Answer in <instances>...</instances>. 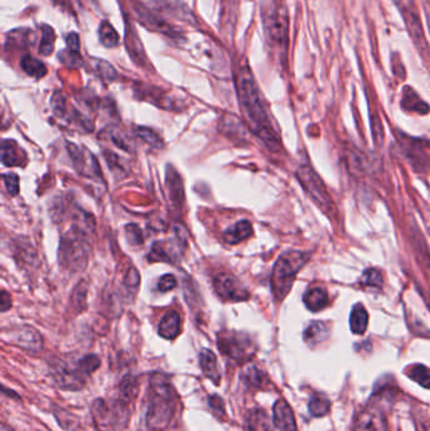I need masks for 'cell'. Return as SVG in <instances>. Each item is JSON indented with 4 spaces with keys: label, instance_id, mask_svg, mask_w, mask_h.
<instances>
[{
    "label": "cell",
    "instance_id": "obj_19",
    "mask_svg": "<svg viewBox=\"0 0 430 431\" xmlns=\"http://www.w3.org/2000/svg\"><path fill=\"white\" fill-rule=\"evenodd\" d=\"M160 337L164 339H175L181 333V317L175 310L168 312L163 319L160 321Z\"/></svg>",
    "mask_w": 430,
    "mask_h": 431
},
{
    "label": "cell",
    "instance_id": "obj_17",
    "mask_svg": "<svg viewBox=\"0 0 430 431\" xmlns=\"http://www.w3.org/2000/svg\"><path fill=\"white\" fill-rule=\"evenodd\" d=\"M398 3L400 9H403V12H404L403 14L409 24V29L412 32V36L414 37V40H419V42L424 40L419 16L416 14V10H415L412 0H398Z\"/></svg>",
    "mask_w": 430,
    "mask_h": 431
},
{
    "label": "cell",
    "instance_id": "obj_16",
    "mask_svg": "<svg viewBox=\"0 0 430 431\" xmlns=\"http://www.w3.org/2000/svg\"><path fill=\"white\" fill-rule=\"evenodd\" d=\"M13 341L19 347H22L24 349H28V351H33V352L40 351L42 349V345H43L40 334L36 330L28 328V327H24V328L18 330L14 334Z\"/></svg>",
    "mask_w": 430,
    "mask_h": 431
},
{
    "label": "cell",
    "instance_id": "obj_43",
    "mask_svg": "<svg viewBox=\"0 0 430 431\" xmlns=\"http://www.w3.org/2000/svg\"><path fill=\"white\" fill-rule=\"evenodd\" d=\"M175 285H177V279L173 275L167 274L162 276V279L158 282V289L162 293H167V291L175 289Z\"/></svg>",
    "mask_w": 430,
    "mask_h": 431
},
{
    "label": "cell",
    "instance_id": "obj_5",
    "mask_svg": "<svg viewBox=\"0 0 430 431\" xmlns=\"http://www.w3.org/2000/svg\"><path fill=\"white\" fill-rule=\"evenodd\" d=\"M90 256L86 228L80 227V225L73 226L71 231L64 235L60 247V262L62 267L79 271L88 264Z\"/></svg>",
    "mask_w": 430,
    "mask_h": 431
},
{
    "label": "cell",
    "instance_id": "obj_34",
    "mask_svg": "<svg viewBox=\"0 0 430 431\" xmlns=\"http://www.w3.org/2000/svg\"><path fill=\"white\" fill-rule=\"evenodd\" d=\"M42 40H40V53L42 56H49L53 49H55V42H56V36H55V31L48 27V25H43L42 27Z\"/></svg>",
    "mask_w": 430,
    "mask_h": 431
},
{
    "label": "cell",
    "instance_id": "obj_18",
    "mask_svg": "<svg viewBox=\"0 0 430 431\" xmlns=\"http://www.w3.org/2000/svg\"><path fill=\"white\" fill-rule=\"evenodd\" d=\"M199 365L205 376L210 378L212 382H215V384H220L221 373L218 369L215 353L211 352L210 349H202L199 353Z\"/></svg>",
    "mask_w": 430,
    "mask_h": 431
},
{
    "label": "cell",
    "instance_id": "obj_10",
    "mask_svg": "<svg viewBox=\"0 0 430 431\" xmlns=\"http://www.w3.org/2000/svg\"><path fill=\"white\" fill-rule=\"evenodd\" d=\"M68 151L71 156L72 162L76 168V171L80 173L82 177L92 178L95 181L103 180V173L100 171L99 163L96 158L82 147H76L75 144H68Z\"/></svg>",
    "mask_w": 430,
    "mask_h": 431
},
{
    "label": "cell",
    "instance_id": "obj_33",
    "mask_svg": "<svg viewBox=\"0 0 430 431\" xmlns=\"http://www.w3.org/2000/svg\"><path fill=\"white\" fill-rule=\"evenodd\" d=\"M241 377L245 381V384L253 386V387H264L265 384H268V377L262 369H257L256 366H249L244 371Z\"/></svg>",
    "mask_w": 430,
    "mask_h": 431
},
{
    "label": "cell",
    "instance_id": "obj_13",
    "mask_svg": "<svg viewBox=\"0 0 430 431\" xmlns=\"http://www.w3.org/2000/svg\"><path fill=\"white\" fill-rule=\"evenodd\" d=\"M215 291L220 298L227 301H241L249 299L247 291L231 275H217L214 280Z\"/></svg>",
    "mask_w": 430,
    "mask_h": 431
},
{
    "label": "cell",
    "instance_id": "obj_36",
    "mask_svg": "<svg viewBox=\"0 0 430 431\" xmlns=\"http://www.w3.org/2000/svg\"><path fill=\"white\" fill-rule=\"evenodd\" d=\"M136 136H139L144 143H147L153 148H158V149L163 148V140L160 139V135L149 127H144V126L136 127Z\"/></svg>",
    "mask_w": 430,
    "mask_h": 431
},
{
    "label": "cell",
    "instance_id": "obj_22",
    "mask_svg": "<svg viewBox=\"0 0 430 431\" xmlns=\"http://www.w3.org/2000/svg\"><path fill=\"white\" fill-rule=\"evenodd\" d=\"M274 421L263 408H254L247 416V430L274 431Z\"/></svg>",
    "mask_w": 430,
    "mask_h": 431
},
{
    "label": "cell",
    "instance_id": "obj_35",
    "mask_svg": "<svg viewBox=\"0 0 430 431\" xmlns=\"http://www.w3.org/2000/svg\"><path fill=\"white\" fill-rule=\"evenodd\" d=\"M331 402L323 395H314L309 401V411L313 416H325L328 414Z\"/></svg>",
    "mask_w": 430,
    "mask_h": 431
},
{
    "label": "cell",
    "instance_id": "obj_38",
    "mask_svg": "<svg viewBox=\"0 0 430 431\" xmlns=\"http://www.w3.org/2000/svg\"><path fill=\"white\" fill-rule=\"evenodd\" d=\"M383 275L376 269H368L362 276V285L366 288H381L383 286Z\"/></svg>",
    "mask_w": 430,
    "mask_h": 431
},
{
    "label": "cell",
    "instance_id": "obj_40",
    "mask_svg": "<svg viewBox=\"0 0 430 431\" xmlns=\"http://www.w3.org/2000/svg\"><path fill=\"white\" fill-rule=\"evenodd\" d=\"M110 139L114 144H116V147L127 150V151H131V144H130V141L125 134L121 133L119 130H112Z\"/></svg>",
    "mask_w": 430,
    "mask_h": 431
},
{
    "label": "cell",
    "instance_id": "obj_32",
    "mask_svg": "<svg viewBox=\"0 0 430 431\" xmlns=\"http://www.w3.org/2000/svg\"><path fill=\"white\" fill-rule=\"evenodd\" d=\"M136 392H138V381L136 377L130 376V375L124 377L120 384V400L129 404L134 400Z\"/></svg>",
    "mask_w": 430,
    "mask_h": 431
},
{
    "label": "cell",
    "instance_id": "obj_29",
    "mask_svg": "<svg viewBox=\"0 0 430 431\" xmlns=\"http://www.w3.org/2000/svg\"><path fill=\"white\" fill-rule=\"evenodd\" d=\"M367 324H368V314L366 309L361 304L355 306L351 313L350 325L351 330L355 334H364L367 330Z\"/></svg>",
    "mask_w": 430,
    "mask_h": 431
},
{
    "label": "cell",
    "instance_id": "obj_48",
    "mask_svg": "<svg viewBox=\"0 0 430 431\" xmlns=\"http://www.w3.org/2000/svg\"><path fill=\"white\" fill-rule=\"evenodd\" d=\"M0 304H1V310L7 312L10 306H12V300L9 297L8 293L5 291H1V299H0Z\"/></svg>",
    "mask_w": 430,
    "mask_h": 431
},
{
    "label": "cell",
    "instance_id": "obj_49",
    "mask_svg": "<svg viewBox=\"0 0 430 431\" xmlns=\"http://www.w3.org/2000/svg\"><path fill=\"white\" fill-rule=\"evenodd\" d=\"M1 431H16V430H13L12 428H9L7 423H1Z\"/></svg>",
    "mask_w": 430,
    "mask_h": 431
},
{
    "label": "cell",
    "instance_id": "obj_15",
    "mask_svg": "<svg viewBox=\"0 0 430 431\" xmlns=\"http://www.w3.org/2000/svg\"><path fill=\"white\" fill-rule=\"evenodd\" d=\"M274 426L279 431H298L294 414L284 400H278L273 408Z\"/></svg>",
    "mask_w": 430,
    "mask_h": 431
},
{
    "label": "cell",
    "instance_id": "obj_31",
    "mask_svg": "<svg viewBox=\"0 0 430 431\" xmlns=\"http://www.w3.org/2000/svg\"><path fill=\"white\" fill-rule=\"evenodd\" d=\"M99 36L100 40L104 45L105 47L114 48L118 47L120 45V37L118 32L114 29L112 24L109 22H103L99 29Z\"/></svg>",
    "mask_w": 430,
    "mask_h": 431
},
{
    "label": "cell",
    "instance_id": "obj_27",
    "mask_svg": "<svg viewBox=\"0 0 430 431\" xmlns=\"http://www.w3.org/2000/svg\"><path fill=\"white\" fill-rule=\"evenodd\" d=\"M22 150L16 147V141L4 140L1 143V163L5 167H16L23 163Z\"/></svg>",
    "mask_w": 430,
    "mask_h": 431
},
{
    "label": "cell",
    "instance_id": "obj_25",
    "mask_svg": "<svg viewBox=\"0 0 430 431\" xmlns=\"http://www.w3.org/2000/svg\"><path fill=\"white\" fill-rule=\"evenodd\" d=\"M401 106L404 110L409 111V112H418L422 115L428 114V111H429V106L422 101V99L419 97V95L416 94L414 90L410 87H407L404 90Z\"/></svg>",
    "mask_w": 430,
    "mask_h": 431
},
{
    "label": "cell",
    "instance_id": "obj_26",
    "mask_svg": "<svg viewBox=\"0 0 430 431\" xmlns=\"http://www.w3.org/2000/svg\"><path fill=\"white\" fill-rule=\"evenodd\" d=\"M357 431H386L383 416L377 411H367L359 416Z\"/></svg>",
    "mask_w": 430,
    "mask_h": 431
},
{
    "label": "cell",
    "instance_id": "obj_1",
    "mask_svg": "<svg viewBox=\"0 0 430 431\" xmlns=\"http://www.w3.org/2000/svg\"><path fill=\"white\" fill-rule=\"evenodd\" d=\"M235 82L241 109L251 126V130L266 144V147H269L271 150L278 149L279 136L273 126L270 116L264 103L263 96L249 67H240Z\"/></svg>",
    "mask_w": 430,
    "mask_h": 431
},
{
    "label": "cell",
    "instance_id": "obj_46",
    "mask_svg": "<svg viewBox=\"0 0 430 431\" xmlns=\"http://www.w3.org/2000/svg\"><path fill=\"white\" fill-rule=\"evenodd\" d=\"M208 402H210V406L211 408L214 410V412L217 414V415H223V412H225V410H223V401L218 397V396H210L208 397Z\"/></svg>",
    "mask_w": 430,
    "mask_h": 431
},
{
    "label": "cell",
    "instance_id": "obj_37",
    "mask_svg": "<svg viewBox=\"0 0 430 431\" xmlns=\"http://www.w3.org/2000/svg\"><path fill=\"white\" fill-rule=\"evenodd\" d=\"M407 376L410 377L412 380H414L415 382L425 387V389H429L430 387V371L427 369L425 366L422 365H418L412 367L410 371L407 372Z\"/></svg>",
    "mask_w": 430,
    "mask_h": 431
},
{
    "label": "cell",
    "instance_id": "obj_12",
    "mask_svg": "<svg viewBox=\"0 0 430 431\" xmlns=\"http://www.w3.org/2000/svg\"><path fill=\"white\" fill-rule=\"evenodd\" d=\"M401 147L409 162L416 167L418 171H424L430 164V144L420 139L404 138Z\"/></svg>",
    "mask_w": 430,
    "mask_h": 431
},
{
    "label": "cell",
    "instance_id": "obj_7",
    "mask_svg": "<svg viewBox=\"0 0 430 431\" xmlns=\"http://www.w3.org/2000/svg\"><path fill=\"white\" fill-rule=\"evenodd\" d=\"M92 417L100 428H115L120 429L121 425H127L129 420V411L125 402L105 400H96L92 405Z\"/></svg>",
    "mask_w": 430,
    "mask_h": 431
},
{
    "label": "cell",
    "instance_id": "obj_6",
    "mask_svg": "<svg viewBox=\"0 0 430 431\" xmlns=\"http://www.w3.org/2000/svg\"><path fill=\"white\" fill-rule=\"evenodd\" d=\"M99 366L100 360L91 354L81 358L75 365H61L55 369L53 378L62 390L79 391L86 384L88 376L99 369Z\"/></svg>",
    "mask_w": 430,
    "mask_h": 431
},
{
    "label": "cell",
    "instance_id": "obj_4",
    "mask_svg": "<svg viewBox=\"0 0 430 431\" xmlns=\"http://www.w3.org/2000/svg\"><path fill=\"white\" fill-rule=\"evenodd\" d=\"M311 259L304 251L290 250L284 252L275 262L271 274V291L277 300H283L292 291L298 273Z\"/></svg>",
    "mask_w": 430,
    "mask_h": 431
},
{
    "label": "cell",
    "instance_id": "obj_42",
    "mask_svg": "<svg viewBox=\"0 0 430 431\" xmlns=\"http://www.w3.org/2000/svg\"><path fill=\"white\" fill-rule=\"evenodd\" d=\"M139 284H140V276L138 274V271H136L134 267H130L129 269L128 274L125 276V279H124V285H125V288L127 289H134V291H138V288H139Z\"/></svg>",
    "mask_w": 430,
    "mask_h": 431
},
{
    "label": "cell",
    "instance_id": "obj_11",
    "mask_svg": "<svg viewBox=\"0 0 430 431\" xmlns=\"http://www.w3.org/2000/svg\"><path fill=\"white\" fill-rule=\"evenodd\" d=\"M186 247V236L179 232L168 241H158L154 243L151 251V261H166L173 262L175 258H179Z\"/></svg>",
    "mask_w": 430,
    "mask_h": 431
},
{
    "label": "cell",
    "instance_id": "obj_30",
    "mask_svg": "<svg viewBox=\"0 0 430 431\" xmlns=\"http://www.w3.org/2000/svg\"><path fill=\"white\" fill-rule=\"evenodd\" d=\"M21 67L27 75L34 79H42L47 75V67L45 66V63L32 56H24L21 60Z\"/></svg>",
    "mask_w": 430,
    "mask_h": 431
},
{
    "label": "cell",
    "instance_id": "obj_47",
    "mask_svg": "<svg viewBox=\"0 0 430 431\" xmlns=\"http://www.w3.org/2000/svg\"><path fill=\"white\" fill-rule=\"evenodd\" d=\"M66 42H67V47H68L70 51L79 53V51H80V38H79L77 33H70L67 36Z\"/></svg>",
    "mask_w": 430,
    "mask_h": 431
},
{
    "label": "cell",
    "instance_id": "obj_44",
    "mask_svg": "<svg viewBox=\"0 0 430 431\" xmlns=\"http://www.w3.org/2000/svg\"><path fill=\"white\" fill-rule=\"evenodd\" d=\"M97 69H99V72H100V76H103V77L109 79V81H112L114 77H115V75H116L114 67L110 66L109 63L104 62V61H100V62H99Z\"/></svg>",
    "mask_w": 430,
    "mask_h": 431
},
{
    "label": "cell",
    "instance_id": "obj_23",
    "mask_svg": "<svg viewBox=\"0 0 430 431\" xmlns=\"http://www.w3.org/2000/svg\"><path fill=\"white\" fill-rule=\"evenodd\" d=\"M167 187L169 189V196L172 198V202L177 207H179L184 201V183L173 167H168Z\"/></svg>",
    "mask_w": 430,
    "mask_h": 431
},
{
    "label": "cell",
    "instance_id": "obj_14",
    "mask_svg": "<svg viewBox=\"0 0 430 431\" xmlns=\"http://www.w3.org/2000/svg\"><path fill=\"white\" fill-rule=\"evenodd\" d=\"M134 12H136V16L139 18V21L147 27L149 28V31L160 32L163 34H168L170 37H175V32L173 28L164 22L162 18H160L155 14H153L151 10L143 7V5H139V4H134Z\"/></svg>",
    "mask_w": 430,
    "mask_h": 431
},
{
    "label": "cell",
    "instance_id": "obj_2",
    "mask_svg": "<svg viewBox=\"0 0 430 431\" xmlns=\"http://www.w3.org/2000/svg\"><path fill=\"white\" fill-rule=\"evenodd\" d=\"M175 392L167 376L151 375L149 382V402L147 410V425L151 430H164L175 415Z\"/></svg>",
    "mask_w": 430,
    "mask_h": 431
},
{
    "label": "cell",
    "instance_id": "obj_8",
    "mask_svg": "<svg viewBox=\"0 0 430 431\" xmlns=\"http://www.w3.org/2000/svg\"><path fill=\"white\" fill-rule=\"evenodd\" d=\"M217 345L221 353L235 361H246L255 353L251 338L240 332H221L217 338Z\"/></svg>",
    "mask_w": 430,
    "mask_h": 431
},
{
    "label": "cell",
    "instance_id": "obj_45",
    "mask_svg": "<svg viewBox=\"0 0 430 431\" xmlns=\"http://www.w3.org/2000/svg\"><path fill=\"white\" fill-rule=\"evenodd\" d=\"M127 235H128V238L131 241V243H143L142 232L139 228L136 227V225H128Z\"/></svg>",
    "mask_w": 430,
    "mask_h": 431
},
{
    "label": "cell",
    "instance_id": "obj_21",
    "mask_svg": "<svg viewBox=\"0 0 430 431\" xmlns=\"http://www.w3.org/2000/svg\"><path fill=\"white\" fill-rule=\"evenodd\" d=\"M303 301L312 312H319L328 306V293L322 286H312L304 294Z\"/></svg>",
    "mask_w": 430,
    "mask_h": 431
},
{
    "label": "cell",
    "instance_id": "obj_41",
    "mask_svg": "<svg viewBox=\"0 0 430 431\" xmlns=\"http://www.w3.org/2000/svg\"><path fill=\"white\" fill-rule=\"evenodd\" d=\"M81 60H82V58H81L79 53L72 52L70 49L64 51V53L60 55V61H62V62H64L66 66H68V67H79V66H80Z\"/></svg>",
    "mask_w": 430,
    "mask_h": 431
},
{
    "label": "cell",
    "instance_id": "obj_9",
    "mask_svg": "<svg viewBox=\"0 0 430 431\" xmlns=\"http://www.w3.org/2000/svg\"><path fill=\"white\" fill-rule=\"evenodd\" d=\"M298 178L302 183L303 188L307 190L308 196L311 197L312 199L318 204L323 211L329 213L333 206L329 193L327 192L325 184L322 183L318 175L313 172L309 165H302L299 168Z\"/></svg>",
    "mask_w": 430,
    "mask_h": 431
},
{
    "label": "cell",
    "instance_id": "obj_3",
    "mask_svg": "<svg viewBox=\"0 0 430 431\" xmlns=\"http://www.w3.org/2000/svg\"><path fill=\"white\" fill-rule=\"evenodd\" d=\"M264 33L270 51L286 58L289 42V16L284 0H265L262 5Z\"/></svg>",
    "mask_w": 430,
    "mask_h": 431
},
{
    "label": "cell",
    "instance_id": "obj_28",
    "mask_svg": "<svg viewBox=\"0 0 430 431\" xmlns=\"http://www.w3.org/2000/svg\"><path fill=\"white\" fill-rule=\"evenodd\" d=\"M328 337V327L322 321H313L309 327L304 330V341L308 345H318Z\"/></svg>",
    "mask_w": 430,
    "mask_h": 431
},
{
    "label": "cell",
    "instance_id": "obj_39",
    "mask_svg": "<svg viewBox=\"0 0 430 431\" xmlns=\"http://www.w3.org/2000/svg\"><path fill=\"white\" fill-rule=\"evenodd\" d=\"M5 188L10 196H16L19 193V178L14 173H8L3 175Z\"/></svg>",
    "mask_w": 430,
    "mask_h": 431
},
{
    "label": "cell",
    "instance_id": "obj_20",
    "mask_svg": "<svg viewBox=\"0 0 430 431\" xmlns=\"http://www.w3.org/2000/svg\"><path fill=\"white\" fill-rule=\"evenodd\" d=\"M253 232H254L253 226L249 221H239L232 227L223 232V240L225 243H230V245H236L246 240L250 236H253Z\"/></svg>",
    "mask_w": 430,
    "mask_h": 431
},
{
    "label": "cell",
    "instance_id": "obj_24",
    "mask_svg": "<svg viewBox=\"0 0 430 431\" xmlns=\"http://www.w3.org/2000/svg\"><path fill=\"white\" fill-rule=\"evenodd\" d=\"M125 43L128 47L129 55L131 56V58L136 61L138 64H142L145 56H144L143 45L140 43L138 33L133 24L129 23L127 19V37H125Z\"/></svg>",
    "mask_w": 430,
    "mask_h": 431
}]
</instances>
